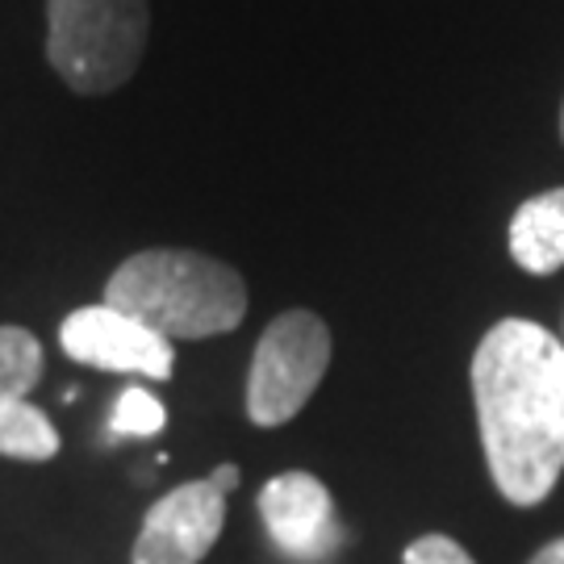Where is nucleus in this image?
Listing matches in <instances>:
<instances>
[{
	"label": "nucleus",
	"mask_w": 564,
	"mask_h": 564,
	"mask_svg": "<svg viewBox=\"0 0 564 564\" xmlns=\"http://www.w3.org/2000/svg\"><path fill=\"white\" fill-rule=\"evenodd\" d=\"M473 402L489 477L510 506H540L564 473V339L502 318L473 351Z\"/></svg>",
	"instance_id": "f257e3e1"
},
{
	"label": "nucleus",
	"mask_w": 564,
	"mask_h": 564,
	"mask_svg": "<svg viewBox=\"0 0 564 564\" xmlns=\"http://www.w3.org/2000/svg\"><path fill=\"white\" fill-rule=\"evenodd\" d=\"M105 305L139 318L167 343L214 339L230 335L247 318V284L214 256L151 247L118 263L105 284Z\"/></svg>",
	"instance_id": "f03ea898"
},
{
	"label": "nucleus",
	"mask_w": 564,
	"mask_h": 564,
	"mask_svg": "<svg viewBox=\"0 0 564 564\" xmlns=\"http://www.w3.org/2000/svg\"><path fill=\"white\" fill-rule=\"evenodd\" d=\"M147 0H46V59L80 97H105L139 72Z\"/></svg>",
	"instance_id": "7ed1b4c3"
},
{
	"label": "nucleus",
	"mask_w": 564,
	"mask_h": 564,
	"mask_svg": "<svg viewBox=\"0 0 564 564\" xmlns=\"http://www.w3.org/2000/svg\"><path fill=\"white\" fill-rule=\"evenodd\" d=\"M330 364V326L310 310H284L256 343L247 377V419L256 426H284L302 414Z\"/></svg>",
	"instance_id": "20e7f679"
},
{
	"label": "nucleus",
	"mask_w": 564,
	"mask_h": 564,
	"mask_svg": "<svg viewBox=\"0 0 564 564\" xmlns=\"http://www.w3.org/2000/svg\"><path fill=\"white\" fill-rule=\"evenodd\" d=\"M59 343L76 364L101 372H139L147 381H167L176 368L172 343L105 302L67 314L59 326Z\"/></svg>",
	"instance_id": "39448f33"
},
{
	"label": "nucleus",
	"mask_w": 564,
	"mask_h": 564,
	"mask_svg": "<svg viewBox=\"0 0 564 564\" xmlns=\"http://www.w3.org/2000/svg\"><path fill=\"white\" fill-rule=\"evenodd\" d=\"M226 523V494L209 481H188L147 510L130 564H202Z\"/></svg>",
	"instance_id": "423d86ee"
},
{
	"label": "nucleus",
	"mask_w": 564,
	"mask_h": 564,
	"mask_svg": "<svg viewBox=\"0 0 564 564\" xmlns=\"http://www.w3.org/2000/svg\"><path fill=\"white\" fill-rule=\"evenodd\" d=\"M42 364V343L25 326H0V456L51 460L59 452L55 423L30 402Z\"/></svg>",
	"instance_id": "0eeeda50"
},
{
	"label": "nucleus",
	"mask_w": 564,
	"mask_h": 564,
	"mask_svg": "<svg viewBox=\"0 0 564 564\" xmlns=\"http://www.w3.org/2000/svg\"><path fill=\"white\" fill-rule=\"evenodd\" d=\"M260 519L272 544L284 556L318 564L335 556L343 544V523L335 519V502L314 473H281L260 489Z\"/></svg>",
	"instance_id": "6e6552de"
},
{
	"label": "nucleus",
	"mask_w": 564,
	"mask_h": 564,
	"mask_svg": "<svg viewBox=\"0 0 564 564\" xmlns=\"http://www.w3.org/2000/svg\"><path fill=\"white\" fill-rule=\"evenodd\" d=\"M510 256L531 276L564 268V188L527 197L510 218Z\"/></svg>",
	"instance_id": "1a4fd4ad"
},
{
	"label": "nucleus",
	"mask_w": 564,
	"mask_h": 564,
	"mask_svg": "<svg viewBox=\"0 0 564 564\" xmlns=\"http://www.w3.org/2000/svg\"><path fill=\"white\" fill-rule=\"evenodd\" d=\"M163 423H167V410L160 398L147 393L142 384H130V389H121L118 405H113L109 431H113V440H151L163 431Z\"/></svg>",
	"instance_id": "9d476101"
},
{
	"label": "nucleus",
	"mask_w": 564,
	"mask_h": 564,
	"mask_svg": "<svg viewBox=\"0 0 564 564\" xmlns=\"http://www.w3.org/2000/svg\"><path fill=\"white\" fill-rule=\"evenodd\" d=\"M405 564H477L452 535H423L405 547Z\"/></svg>",
	"instance_id": "9b49d317"
},
{
	"label": "nucleus",
	"mask_w": 564,
	"mask_h": 564,
	"mask_svg": "<svg viewBox=\"0 0 564 564\" xmlns=\"http://www.w3.org/2000/svg\"><path fill=\"white\" fill-rule=\"evenodd\" d=\"M209 481L218 485V489H223V494H230V489H235V485H239V468H235V464H218V468H214V473H209Z\"/></svg>",
	"instance_id": "f8f14e48"
},
{
	"label": "nucleus",
	"mask_w": 564,
	"mask_h": 564,
	"mask_svg": "<svg viewBox=\"0 0 564 564\" xmlns=\"http://www.w3.org/2000/svg\"><path fill=\"white\" fill-rule=\"evenodd\" d=\"M527 564H564V540H552V544H544Z\"/></svg>",
	"instance_id": "ddd939ff"
},
{
	"label": "nucleus",
	"mask_w": 564,
	"mask_h": 564,
	"mask_svg": "<svg viewBox=\"0 0 564 564\" xmlns=\"http://www.w3.org/2000/svg\"><path fill=\"white\" fill-rule=\"evenodd\" d=\"M561 142H564V105H561Z\"/></svg>",
	"instance_id": "4468645a"
}]
</instances>
